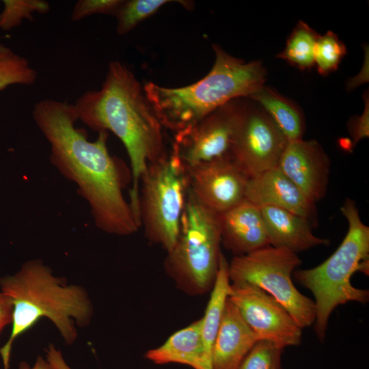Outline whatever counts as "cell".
<instances>
[{
	"label": "cell",
	"instance_id": "cell-1",
	"mask_svg": "<svg viewBox=\"0 0 369 369\" xmlns=\"http://www.w3.org/2000/svg\"><path fill=\"white\" fill-rule=\"evenodd\" d=\"M32 117L49 144L51 163L76 184L95 226L116 236L137 232L140 225L123 193L131 172L109 153L108 132L99 131L94 141L88 140L86 131L75 126L79 118L74 105L54 99L37 102Z\"/></svg>",
	"mask_w": 369,
	"mask_h": 369
},
{
	"label": "cell",
	"instance_id": "cell-2",
	"mask_svg": "<svg viewBox=\"0 0 369 369\" xmlns=\"http://www.w3.org/2000/svg\"><path fill=\"white\" fill-rule=\"evenodd\" d=\"M79 120L91 129L111 131L124 146L131 163L129 204L139 223V180L152 163L166 158L163 126L143 85L119 61L109 64L100 89L88 90L74 104Z\"/></svg>",
	"mask_w": 369,
	"mask_h": 369
},
{
	"label": "cell",
	"instance_id": "cell-3",
	"mask_svg": "<svg viewBox=\"0 0 369 369\" xmlns=\"http://www.w3.org/2000/svg\"><path fill=\"white\" fill-rule=\"evenodd\" d=\"M0 289L12 305L10 336L0 348L4 369L9 368L16 339L40 319L50 320L64 341L71 344L77 338L76 326H87L93 316V305L86 290L67 284L40 260H27L14 273L1 277Z\"/></svg>",
	"mask_w": 369,
	"mask_h": 369
},
{
	"label": "cell",
	"instance_id": "cell-4",
	"mask_svg": "<svg viewBox=\"0 0 369 369\" xmlns=\"http://www.w3.org/2000/svg\"><path fill=\"white\" fill-rule=\"evenodd\" d=\"M215 60L210 72L198 81L180 87H166L149 81L146 96L164 128L183 130L238 98H249L266 79L261 61L246 62L213 44Z\"/></svg>",
	"mask_w": 369,
	"mask_h": 369
},
{
	"label": "cell",
	"instance_id": "cell-5",
	"mask_svg": "<svg viewBox=\"0 0 369 369\" xmlns=\"http://www.w3.org/2000/svg\"><path fill=\"white\" fill-rule=\"evenodd\" d=\"M340 210L348 228L338 249L320 264L294 271L296 280L314 295V329L321 340L336 308L349 301L365 303L369 299L368 290L357 288L351 282L356 271L368 275L369 227L361 221L353 200L346 199Z\"/></svg>",
	"mask_w": 369,
	"mask_h": 369
},
{
	"label": "cell",
	"instance_id": "cell-6",
	"mask_svg": "<svg viewBox=\"0 0 369 369\" xmlns=\"http://www.w3.org/2000/svg\"><path fill=\"white\" fill-rule=\"evenodd\" d=\"M219 213L188 191L176 243L163 262L166 274L178 290L190 296L211 290L221 254Z\"/></svg>",
	"mask_w": 369,
	"mask_h": 369
},
{
	"label": "cell",
	"instance_id": "cell-7",
	"mask_svg": "<svg viewBox=\"0 0 369 369\" xmlns=\"http://www.w3.org/2000/svg\"><path fill=\"white\" fill-rule=\"evenodd\" d=\"M188 191L185 167L172 153L150 164L140 178V226L147 240L167 252L178 238Z\"/></svg>",
	"mask_w": 369,
	"mask_h": 369
},
{
	"label": "cell",
	"instance_id": "cell-8",
	"mask_svg": "<svg viewBox=\"0 0 369 369\" xmlns=\"http://www.w3.org/2000/svg\"><path fill=\"white\" fill-rule=\"evenodd\" d=\"M301 263L296 253L267 245L250 253L235 256L228 263L231 282L251 284L272 296L301 328L314 323V300L295 286L292 273Z\"/></svg>",
	"mask_w": 369,
	"mask_h": 369
},
{
	"label": "cell",
	"instance_id": "cell-9",
	"mask_svg": "<svg viewBox=\"0 0 369 369\" xmlns=\"http://www.w3.org/2000/svg\"><path fill=\"white\" fill-rule=\"evenodd\" d=\"M287 142L264 109L253 100L245 98L230 156L248 178L277 167Z\"/></svg>",
	"mask_w": 369,
	"mask_h": 369
},
{
	"label": "cell",
	"instance_id": "cell-10",
	"mask_svg": "<svg viewBox=\"0 0 369 369\" xmlns=\"http://www.w3.org/2000/svg\"><path fill=\"white\" fill-rule=\"evenodd\" d=\"M245 98L233 99L176 133L171 153L184 165L230 156Z\"/></svg>",
	"mask_w": 369,
	"mask_h": 369
},
{
	"label": "cell",
	"instance_id": "cell-11",
	"mask_svg": "<svg viewBox=\"0 0 369 369\" xmlns=\"http://www.w3.org/2000/svg\"><path fill=\"white\" fill-rule=\"evenodd\" d=\"M230 301L258 340L284 348L301 343L302 329L272 296L247 282H231Z\"/></svg>",
	"mask_w": 369,
	"mask_h": 369
},
{
	"label": "cell",
	"instance_id": "cell-12",
	"mask_svg": "<svg viewBox=\"0 0 369 369\" xmlns=\"http://www.w3.org/2000/svg\"><path fill=\"white\" fill-rule=\"evenodd\" d=\"M184 167L189 191L209 209L221 213L245 199L249 178L230 156Z\"/></svg>",
	"mask_w": 369,
	"mask_h": 369
},
{
	"label": "cell",
	"instance_id": "cell-13",
	"mask_svg": "<svg viewBox=\"0 0 369 369\" xmlns=\"http://www.w3.org/2000/svg\"><path fill=\"white\" fill-rule=\"evenodd\" d=\"M277 167L312 202L325 195L330 161L317 141H288Z\"/></svg>",
	"mask_w": 369,
	"mask_h": 369
},
{
	"label": "cell",
	"instance_id": "cell-14",
	"mask_svg": "<svg viewBox=\"0 0 369 369\" xmlns=\"http://www.w3.org/2000/svg\"><path fill=\"white\" fill-rule=\"evenodd\" d=\"M245 198L258 207L274 206L312 219L315 204L277 167L249 178Z\"/></svg>",
	"mask_w": 369,
	"mask_h": 369
},
{
	"label": "cell",
	"instance_id": "cell-15",
	"mask_svg": "<svg viewBox=\"0 0 369 369\" xmlns=\"http://www.w3.org/2000/svg\"><path fill=\"white\" fill-rule=\"evenodd\" d=\"M219 218L221 243L235 256L270 245L260 208L245 198Z\"/></svg>",
	"mask_w": 369,
	"mask_h": 369
},
{
	"label": "cell",
	"instance_id": "cell-16",
	"mask_svg": "<svg viewBox=\"0 0 369 369\" xmlns=\"http://www.w3.org/2000/svg\"><path fill=\"white\" fill-rule=\"evenodd\" d=\"M258 340L228 297L212 348L213 369H238Z\"/></svg>",
	"mask_w": 369,
	"mask_h": 369
},
{
	"label": "cell",
	"instance_id": "cell-17",
	"mask_svg": "<svg viewBox=\"0 0 369 369\" xmlns=\"http://www.w3.org/2000/svg\"><path fill=\"white\" fill-rule=\"evenodd\" d=\"M268 234L269 245L289 249L295 253L318 245H327L329 241L315 236L310 221L288 210L274 207H260Z\"/></svg>",
	"mask_w": 369,
	"mask_h": 369
},
{
	"label": "cell",
	"instance_id": "cell-18",
	"mask_svg": "<svg viewBox=\"0 0 369 369\" xmlns=\"http://www.w3.org/2000/svg\"><path fill=\"white\" fill-rule=\"evenodd\" d=\"M145 357L156 364L177 363L193 369H213L201 333V319L176 331L159 347L148 350Z\"/></svg>",
	"mask_w": 369,
	"mask_h": 369
},
{
	"label": "cell",
	"instance_id": "cell-19",
	"mask_svg": "<svg viewBox=\"0 0 369 369\" xmlns=\"http://www.w3.org/2000/svg\"><path fill=\"white\" fill-rule=\"evenodd\" d=\"M248 98L264 109L288 141L302 139L305 119L294 102L264 85Z\"/></svg>",
	"mask_w": 369,
	"mask_h": 369
},
{
	"label": "cell",
	"instance_id": "cell-20",
	"mask_svg": "<svg viewBox=\"0 0 369 369\" xmlns=\"http://www.w3.org/2000/svg\"><path fill=\"white\" fill-rule=\"evenodd\" d=\"M228 262L221 253L216 278L204 316L201 319V333L208 358L212 363V348L217 334L226 303L230 293Z\"/></svg>",
	"mask_w": 369,
	"mask_h": 369
},
{
	"label": "cell",
	"instance_id": "cell-21",
	"mask_svg": "<svg viewBox=\"0 0 369 369\" xmlns=\"http://www.w3.org/2000/svg\"><path fill=\"white\" fill-rule=\"evenodd\" d=\"M318 36L308 24L300 20L277 57L301 70H310L314 66V49Z\"/></svg>",
	"mask_w": 369,
	"mask_h": 369
},
{
	"label": "cell",
	"instance_id": "cell-22",
	"mask_svg": "<svg viewBox=\"0 0 369 369\" xmlns=\"http://www.w3.org/2000/svg\"><path fill=\"white\" fill-rule=\"evenodd\" d=\"M38 74L29 61L0 44V91L12 85H33Z\"/></svg>",
	"mask_w": 369,
	"mask_h": 369
},
{
	"label": "cell",
	"instance_id": "cell-23",
	"mask_svg": "<svg viewBox=\"0 0 369 369\" xmlns=\"http://www.w3.org/2000/svg\"><path fill=\"white\" fill-rule=\"evenodd\" d=\"M169 0H124L114 15L116 31L124 36L131 31L141 22L156 13Z\"/></svg>",
	"mask_w": 369,
	"mask_h": 369
},
{
	"label": "cell",
	"instance_id": "cell-24",
	"mask_svg": "<svg viewBox=\"0 0 369 369\" xmlns=\"http://www.w3.org/2000/svg\"><path fill=\"white\" fill-rule=\"evenodd\" d=\"M346 53L345 44L331 31L319 35L314 49V65L318 72L328 75L336 70Z\"/></svg>",
	"mask_w": 369,
	"mask_h": 369
},
{
	"label": "cell",
	"instance_id": "cell-25",
	"mask_svg": "<svg viewBox=\"0 0 369 369\" xmlns=\"http://www.w3.org/2000/svg\"><path fill=\"white\" fill-rule=\"evenodd\" d=\"M3 9L0 13V29L10 31L19 26L24 19L31 20L33 14H46L49 3L43 0H3Z\"/></svg>",
	"mask_w": 369,
	"mask_h": 369
},
{
	"label": "cell",
	"instance_id": "cell-26",
	"mask_svg": "<svg viewBox=\"0 0 369 369\" xmlns=\"http://www.w3.org/2000/svg\"><path fill=\"white\" fill-rule=\"evenodd\" d=\"M282 350L271 341L258 340L245 356L238 369H281Z\"/></svg>",
	"mask_w": 369,
	"mask_h": 369
},
{
	"label": "cell",
	"instance_id": "cell-27",
	"mask_svg": "<svg viewBox=\"0 0 369 369\" xmlns=\"http://www.w3.org/2000/svg\"><path fill=\"white\" fill-rule=\"evenodd\" d=\"M124 0H79L73 7L70 18L79 21L96 14L114 16Z\"/></svg>",
	"mask_w": 369,
	"mask_h": 369
},
{
	"label": "cell",
	"instance_id": "cell-28",
	"mask_svg": "<svg viewBox=\"0 0 369 369\" xmlns=\"http://www.w3.org/2000/svg\"><path fill=\"white\" fill-rule=\"evenodd\" d=\"M364 110L361 115L351 118L348 122V130L352 137L353 144L356 145L369 135V100L368 91L364 94Z\"/></svg>",
	"mask_w": 369,
	"mask_h": 369
},
{
	"label": "cell",
	"instance_id": "cell-29",
	"mask_svg": "<svg viewBox=\"0 0 369 369\" xmlns=\"http://www.w3.org/2000/svg\"><path fill=\"white\" fill-rule=\"evenodd\" d=\"M12 320V305L10 299L0 292V333Z\"/></svg>",
	"mask_w": 369,
	"mask_h": 369
},
{
	"label": "cell",
	"instance_id": "cell-30",
	"mask_svg": "<svg viewBox=\"0 0 369 369\" xmlns=\"http://www.w3.org/2000/svg\"><path fill=\"white\" fill-rule=\"evenodd\" d=\"M46 351V360L56 369H72L65 361L61 351L50 344Z\"/></svg>",
	"mask_w": 369,
	"mask_h": 369
},
{
	"label": "cell",
	"instance_id": "cell-31",
	"mask_svg": "<svg viewBox=\"0 0 369 369\" xmlns=\"http://www.w3.org/2000/svg\"><path fill=\"white\" fill-rule=\"evenodd\" d=\"M19 369H56L47 360L42 357H38L35 364L30 366L27 362L21 361L19 364Z\"/></svg>",
	"mask_w": 369,
	"mask_h": 369
}]
</instances>
